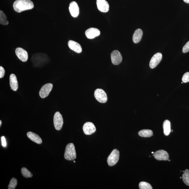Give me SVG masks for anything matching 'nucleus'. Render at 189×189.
Returning a JSON list of instances; mask_svg holds the SVG:
<instances>
[{"label": "nucleus", "instance_id": "31", "mask_svg": "<svg viewBox=\"0 0 189 189\" xmlns=\"http://www.w3.org/2000/svg\"><path fill=\"white\" fill-rule=\"evenodd\" d=\"M1 124H2V122H1V120L0 121V126H1Z\"/></svg>", "mask_w": 189, "mask_h": 189}, {"label": "nucleus", "instance_id": "26", "mask_svg": "<svg viewBox=\"0 0 189 189\" xmlns=\"http://www.w3.org/2000/svg\"><path fill=\"white\" fill-rule=\"evenodd\" d=\"M182 80L183 83H185L189 82V72H186L183 76Z\"/></svg>", "mask_w": 189, "mask_h": 189}, {"label": "nucleus", "instance_id": "35", "mask_svg": "<svg viewBox=\"0 0 189 189\" xmlns=\"http://www.w3.org/2000/svg\"><path fill=\"white\" fill-rule=\"evenodd\" d=\"M182 177H180V179H182Z\"/></svg>", "mask_w": 189, "mask_h": 189}, {"label": "nucleus", "instance_id": "28", "mask_svg": "<svg viewBox=\"0 0 189 189\" xmlns=\"http://www.w3.org/2000/svg\"><path fill=\"white\" fill-rule=\"evenodd\" d=\"M5 74L4 69L2 66L0 67V78H3Z\"/></svg>", "mask_w": 189, "mask_h": 189}, {"label": "nucleus", "instance_id": "16", "mask_svg": "<svg viewBox=\"0 0 189 189\" xmlns=\"http://www.w3.org/2000/svg\"><path fill=\"white\" fill-rule=\"evenodd\" d=\"M10 83L11 89L14 91H17L18 88V83L17 77L13 74L10 76Z\"/></svg>", "mask_w": 189, "mask_h": 189}, {"label": "nucleus", "instance_id": "1", "mask_svg": "<svg viewBox=\"0 0 189 189\" xmlns=\"http://www.w3.org/2000/svg\"><path fill=\"white\" fill-rule=\"evenodd\" d=\"M34 7V4L31 0H16L13 4L14 10L18 13L32 9Z\"/></svg>", "mask_w": 189, "mask_h": 189}, {"label": "nucleus", "instance_id": "33", "mask_svg": "<svg viewBox=\"0 0 189 189\" xmlns=\"http://www.w3.org/2000/svg\"><path fill=\"white\" fill-rule=\"evenodd\" d=\"M152 153H153V154H154V153H154V152H152Z\"/></svg>", "mask_w": 189, "mask_h": 189}, {"label": "nucleus", "instance_id": "9", "mask_svg": "<svg viewBox=\"0 0 189 189\" xmlns=\"http://www.w3.org/2000/svg\"><path fill=\"white\" fill-rule=\"evenodd\" d=\"M153 156L158 161H168L169 155L167 152L164 150H159L154 153Z\"/></svg>", "mask_w": 189, "mask_h": 189}, {"label": "nucleus", "instance_id": "17", "mask_svg": "<svg viewBox=\"0 0 189 189\" xmlns=\"http://www.w3.org/2000/svg\"><path fill=\"white\" fill-rule=\"evenodd\" d=\"M27 135L28 138L34 142L39 144L42 143V139L39 135L36 133L32 132H28Z\"/></svg>", "mask_w": 189, "mask_h": 189}, {"label": "nucleus", "instance_id": "19", "mask_svg": "<svg viewBox=\"0 0 189 189\" xmlns=\"http://www.w3.org/2000/svg\"><path fill=\"white\" fill-rule=\"evenodd\" d=\"M163 128L164 135L166 136L169 135L171 132L170 129V123L169 121L166 120L164 121L163 124Z\"/></svg>", "mask_w": 189, "mask_h": 189}, {"label": "nucleus", "instance_id": "30", "mask_svg": "<svg viewBox=\"0 0 189 189\" xmlns=\"http://www.w3.org/2000/svg\"><path fill=\"white\" fill-rule=\"evenodd\" d=\"M185 3L189 4V0H183Z\"/></svg>", "mask_w": 189, "mask_h": 189}, {"label": "nucleus", "instance_id": "7", "mask_svg": "<svg viewBox=\"0 0 189 189\" xmlns=\"http://www.w3.org/2000/svg\"><path fill=\"white\" fill-rule=\"evenodd\" d=\"M111 58L112 64L115 65L120 64L122 61V55L118 50L112 51L111 54Z\"/></svg>", "mask_w": 189, "mask_h": 189}, {"label": "nucleus", "instance_id": "27", "mask_svg": "<svg viewBox=\"0 0 189 189\" xmlns=\"http://www.w3.org/2000/svg\"><path fill=\"white\" fill-rule=\"evenodd\" d=\"M189 52V41L185 46L183 47L182 52L184 53H186Z\"/></svg>", "mask_w": 189, "mask_h": 189}, {"label": "nucleus", "instance_id": "8", "mask_svg": "<svg viewBox=\"0 0 189 189\" xmlns=\"http://www.w3.org/2000/svg\"><path fill=\"white\" fill-rule=\"evenodd\" d=\"M162 57V54L160 53H156L154 55L150 61V67L151 69H153L157 67L161 60Z\"/></svg>", "mask_w": 189, "mask_h": 189}, {"label": "nucleus", "instance_id": "14", "mask_svg": "<svg viewBox=\"0 0 189 189\" xmlns=\"http://www.w3.org/2000/svg\"><path fill=\"white\" fill-rule=\"evenodd\" d=\"M100 33V31L98 29L94 28L88 29L85 32L86 36L89 39H94L96 37L99 36Z\"/></svg>", "mask_w": 189, "mask_h": 189}, {"label": "nucleus", "instance_id": "15", "mask_svg": "<svg viewBox=\"0 0 189 189\" xmlns=\"http://www.w3.org/2000/svg\"><path fill=\"white\" fill-rule=\"evenodd\" d=\"M70 48L74 52L77 53H81L82 51V48L80 45L79 43L73 40H69L68 43Z\"/></svg>", "mask_w": 189, "mask_h": 189}, {"label": "nucleus", "instance_id": "13", "mask_svg": "<svg viewBox=\"0 0 189 189\" xmlns=\"http://www.w3.org/2000/svg\"><path fill=\"white\" fill-rule=\"evenodd\" d=\"M96 4L98 10L100 12H107L109 11V6L106 0H97Z\"/></svg>", "mask_w": 189, "mask_h": 189}, {"label": "nucleus", "instance_id": "29", "mask_svg": "<svg viewBox=\"0 0 189 189\" xmlns=\"http://www.w3.org/2000/svg\"><path fill=\"white\" fill-rule=\"evenodd\" d=\"M1 144L3 147H6L7 146L6 139L4 137L2 136L1 137Z\"/></svg>", "mask_w": 189, "mask_h": 189}, {"label": "nucleus", "instance_id": "24", "mask_svg": "<svg viewBox=\"0 0 189 189\" xmlns=\"http://www.w3.org/2000/svg\"><path fill=\"white\" fill-rule=\"evenodd\" d=\"M139 188L140 189H152L151 185L149 183L142 182L139 184Z\"/></svg>", "mask_w": 189, "mask_h": 189}, {"label": "nucleus", "instance_id": "12", "mask_svg": "<svg viewBox=\"0 0 189 189\" xmlns=\"http://www.w3.org/2000/svg\"><path fill=\"white\" fill-rule=\"evenodd\" d=\"M69 9L70 13L73 17L76 18L79 16V8L77 4L75 1H73L70 4Z\"/></svg>", "mask_w": 189, "mask_h": 189}, {"label": "nucleus", "instance_id": "2", "mask_svg": "<svg viewBox=\"0 0 189 189\" xmlns=\"http://www.w3.org/2000/svg\"><path fill=\"white\" fill-rule=\"evenodd\" d=\"M77 157L75 146L73 143H69L65 147V158L68 161H73Z\"/></svg>", "mask_w": 189, "mask_h": 189}, {"label": "nucleus", "instance_id": "18", "mask_svg": "<svg viewBox=\"0 0 189 189\" xmlns=\"http://www.w3.org/2000/svg\"><path fill=\"white\" fill-rule=\"evenodd\" d=\"M143 32L141 29H137L135 31L133 34L132 40L133 42L137 44L140 42L142 36H143Z\"/></svg>", "mask_w": 189, "mask_h": 189}, {"label": "nucleus", "instance_id": "11", "mask_svg": "<svg viewBox=\"0 0 189 189\" xmlns=\"http://www.w3.org/2000/svg\"><path fill=\"white\" fill-rule=\"evenodd\" d=\"M83 130L85 134L90 135L95 132L96 128L93 123L87 122L83 125Z\"/></svg>", "mask_w": 189, "mask_h": 189}, {"label": "nucleus", "instance_id": "4", "mask_svg": "<svg viewBox=\"0 0 189 189\" xmlns=\"http://www.w3.org/2000/svg\"><path fill=\"white\" fill-rule=\"evenodd\" d=\"M94 96L96 100L100 103H105L107 101L106 94L101 89H96L94 92Z\"/></svg>", "mask_w": 189, "mask_h": 189}, {"label": "nucleus", "instance_id": "5", "mask_svg": "<svg viewBox=\"0 0 189 189\" xmlns=\"http://www.w3.org/2000/svg\"><path fill=\"white\" fill-rule=\"evenodd\" d=\"M63 124L62 116L59 112H57L54 117V124L55 128L57 130H60Z\"/></svg>", "mask_w": 189, "mask_h": 189}, {"label": "nucleus", "instance_id": "34", "mask_svg": "<svg viewBox=\"0 0 189 189\" xmlns=\"http://www.w3.org/2000/svg\"><path fill=\"white\" fill-rule=\"evenodd\" d=\"M74 163H75V161H74Z\"/></svg>", "mask_w": 189, "mask_h": 189}, {"label": "nucleus", "instance_id": "22", "mask_svg": "<svg viewBox=\"0 0 189 189\" xmlns=\"http://www.w3.org/2000/svg\"><path fill=\"white\" fill-rule=\"evenodd\" d=\"M182 180L185 184L189 186V170L186 169L182 176Z\"/></svg>", "mask_w": 189, "mask_h": 189}, {"label": "nucleus", "instance_id": "32", "mask_svg": "<svg viewBox=\"0 0 189 189\" xmlns=\"http://www.w3.org/2000/svg\"><path fill=\"white\" fill-rule=\"evenodd\" d=\"M168 161H170V160H169V159H168Z\"/></svg>", "mask_w": 189, "mask_h": 189}, {"label": "nucleus", "instance_id": "25", "mask_svg": "<svg viewBox=\"0 0 189 189\" xmlns=\"http://www.w3.org/2000/svg\"><path fill=\"white\" fill-rule=\"evenodd\" d=\"M18 183L17 179L15 178H12L10 181V184L8 186V189H14L16 188Z\"/></svg>", "mask_w": 189, "mask_h": 189}, {"label": "nucleus", "instance_id": "3", "mask_svg": "<svg viewBox=\"0 0 189 189\" xmlns=\"http://www.w3.org/2000/svg\"><path fill=\"white\" fill-rule=\"evenodd\" d=\"M120 157V153L118 150L114 149L108 158L107 162L110 166L115 165L118 163Z\"/></svg>", "mask_w": 189, "mask_h": 189}, {"label": "nucleus", "instance_id": "21", "mask_svg": "<svg viewBox=\"0 0 189 189\" xmlns=\"http://www.w3.org/2000/svg\"><path fill=\"white\" fill-rule=\"evenodd\" d=\"M0 24L4 25H7L9 24L7 16L1 10L0 11Z\"/></svg>", "mask_w": 189, "mask_h": 189}, {"label": "nucleus", "instance_id": "20", "mask_svg": "<svg viewBox=\"0 0 189 189\" xmlns=\"http://www.w3.org/2000/svg\"><path fill=\"white\" fill-rule=\"evenodd\" d=\"M139 136L143 137H150L153 135V131L149 129H144L138 132Z\"/></svg>", "mask_w": 189, "mask_h": 189}, {"label": "nucleus", "instance_id": "6", "mask_svg": "<svg viewBox=\"0 0 189 189\" xmlns=\"http://www.w3.org/2000/svg\"><path fill=\"white\" fill-rule=\"evenodd\" d=\"M53 87V85L51 83H47L42 86L39 92L40 97L42 98L47 97L52 90Z\"/></svg>", "mask_w": 189, "mask_h": 189}, {"label": "nucleus", "instance_id": "23", "mask_svg": "<svg viewBox=\"0 0 189 189\" xmlns=\"http://www.w3.org/2000/svg\"><path fill=\"white\" fill-rule=\"evenodd\" d=\"M22 175L26 178H31L33 176V174L27 168L22 167L21 170Z\"/></svg>", "mask_w": 189, "mask_h": 189}, {"label": "nucleus", "instance_id": "10", "mask_svg": "<svg viewBox=\"0 0 189 189\" xmlns=\"http://www.w3.org/2000/svg\"><path fill=\"white\" fill-rule=\"evenodd\" d=\"M15 53L18 59L22 62H25L28 61V54L27 51L24 49L18 47L16 49Z\"/></svg>", "mask_w": 189, "mask_h": 189}]
</instances>
